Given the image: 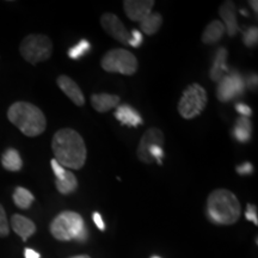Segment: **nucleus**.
<instances>
[{
  "mask_svg": "<svg viewBox=\"0 0 258 258\" xmlns=\"http://www.w3.org/2000/svg\"><path fill=\"white\" fill-rule=\"evenodd\" d=\"M8 118L29 138L38 137L46 131L47 120L43 111L29 102H16L9 108Z\"/></svg>",
  "mask_w": 258,
  "mask_h": 258,
  "instance_id": "3",
  "label": "nucleus"
},
{
  "mask_svg": "<svg viewBox=\"0 0 258 258\" xmlns=\"http://www.w3.org/2000/svg\"><path fill=\"white\" fill-rule=\"evenodd\" d=\"M154 0H124L123 8L127 17L133 22H141L152 14Z\"/></svg>",
  "mask_w": 258,
  "mask_h": 258,
  "instance_id": "11",
  "label": "nucleus"
},
{
  "mask_svg": "<svg viewBox=\"0 0 258 258\" xmlns=\"http://www.w3.org/2000/svg\"><path fill=\"white\" fill-rule=\"evenodd\" d=\"M143 40L144 38H143V35H141V32L137 30V29H134V30H132L128 46H132L133 48H139L141 44H143Z\"/></svg>",
  "mask_w": 258,
  "mask_h": 258,
  "instance_id": "27",
  "label": "nucleus"
},
{
  "mask_svg": "<svg viewBox=\"0 0 258 258\" xmlns=\"http://www.w3.org/2000/svg\"><path fill=\"white\" fill-rule=\"evenodd\" d=\"M233 138L238 143L245 144L251 139V134H252V124L251 121L247 117L237 118L235 121V125L233 128Z\"/></svg>",
  "mask_w": 258,
  "mask_h": 258,
  "instance_id": "20",
  "label": "nucleus"
},
{
  "mask_svg": "<svg viewBox=\"0 0 258 258\" xmlns=\"http://www.w3.org/2000/svg\"><path fill=\"white\" fill-rule=\"evenodd\" d=\"M90 50H91V44H90V42L86 40H82L79 41L76 46L70 48L69 56L72 60H79L80 57L86 55Z\"/></svg>",
  "mask_w": 258,
  "mask_h": 258,
  "instance_id": "24",
  "label": "nucleus"
},
{
  "mask_svg": "<svg viewBox=\"0 0 258 258\" xmlns=\"http://www.w3.org/2000/svg\"><path fill=\"white\" fill-rule=\"evenodd\" d=\"M21 55L31 64H37L49 59L53 53L50 38L42 34H31L24 37L19 47Z\"/></svg>",
  "mask_w": 258,
  "mask_h": 258,
  "instance_id": "5",
  "label": "nucleus"
},
{
  "mask_svg": "<svg viewBox=\"0 0 258 258\" xmlns=\"http://www.w3.org/2000/svg\"><path fill=\"white\" fill-rule=\"evenodd\" d=\"M10 234V225L4 207L0 205V238H5Z\"/></svg>",
  "mask_w": 258,
  "mask_h": 258,
  "instance_id": "26",
  "label": "nucleus"
},
{
  "mask_svg": "<svg viewBox=\"0 0 258 258\" xmlns=\"http://www.w3.org/2000/svg\"><path fill=\"white\" fill-rule=\"evenodd\" d=\"M93 221H95L96 226L99 228V230H101V231H104V230H105L104 221H103L102 215L99 214V213H97V212L93 213Z\"/></svg>",
  "mask_w": 258,
  "mask_h": 258,
  "instance_id": "32",
  "label": "nucleus"
},
{
  "mask_svg": "<svg viewBox=\"0 0 258 258\" xmlns=\"http://www.w3.org/2000/svg\"><path fill=\"white\" fill-rule=\"evenodd\" d=\"M219 14L222 19L221 23L224 24L225 31L230 37H234L239 31V25L237 22V8L234 3L231 0L225 2L219 9Z\"/></svg>",
  "mask_w": 258,
  "mask_h": 258,
  "instance_id": "12",
  "label": "nucleus"
},
{
  "mask_svg": "<svg viewBox=\"0 0 258 258\" xmlns=\"http://www.w3.org/2000/svg\"><path fill=\"white\" fill-rule=\"evenodd\" d=\"M235 110H237L239 114L243 116V117H247L249 118L251 115H252V110H251V108L249 105L244 104V103H237L235 104Z\"/></svg>",
  "mask_w": 258,
  "mask_h": 258,
  "instance_id": "30",
  "label": "nucleus"
},
{
  "mask_svg": "<svg viewBox=\"0 0 258 258\" xmlns=\"http://www.w3.org/2000/svg\"><path fill=\"white\" fill-rule=\"evenodd\" d=\"M225 34V27L221 21H213L207 25L202 34V42L206 44L218 43Z\"/></svg>",
  "mask_w": 258,
  "mask_h": 258,
  "instance_id": "19",
  "label": "nucleus"
},
{
  "mask_svg": "<svg viewBox=\"0 0 258 258\" xmlns=\"http://www.w3.org/2000/svg\"><path fill=\"white\" fill-rule=\"evenodd\" d=\"M243 42L247 48H256L258 43V29L257 27H250L243 34Z\"/></svg>",
  "mask_w": 258,
  "mask_h": 258,
  "instance_id": "25",
  "label": "nucleus"
},
{
  "mask_svg": "<svg viewBox=\"0 0 258 258\" xmlns=\"http://www.w3.org/2000/svg\"><path fill=\"white\" fill-rule=\"evenodd\" d=\"M101 66L105 72L134 76L138 71V59L125 49H111L106 51L101 60Z\"/></svg>",
  "mask_w": 258,
  "mask_h": 258,
  "instance_id": "7",
  "label": "nucleus"
},
{
  "mask_svg": "<svg viewBox=\"0 0 258 258\" xmlns=\"http://www.w3.org/2000/svg\"><path fill=\"white\" fill-rule=\"evenodd\" d=\"M237 172L239 173L241 176H247V175H251V173L253 172V166L252 164L250 163H243L241 165L237 166Z\"/></svg>",
  "mask_w": 258,
  "mask_h": 258,
  "instance_id": "31",
  "label": "nucleus"
},
{
  "mask_svg": "<svg viewBox=\"0 0 258 258\" xmlns=\"http://www.w3.org/2000/svg\"><path fill=\"white\" fill-rule=\"evenodd\" d=\"M55 186L57 191L62 195H70L78 188V179L71 171L64 172V176L61 179H55Z\"/></svg>",
  "mask_w": 258,
  "mask_h": 258,
  "instance_id": "21",
  "label": "nucleus"
},
{
  "mask_svg": "<svg viewBox=\"0 0 258 258\" xmlns=\"http://www.w3.org/2000/svg\"><path fill=\"white\" fill-rule=\"evenodd\" d=\"M11 227L16 234L22 238V240L27 241L29 237L36 232V225L30 219L21 214H14L11 218Z\"/></svg>",
  "mask_w": 258,
  "mask_h": 258,
  "instance_id": "14",
  "label": "nucleus"
},
{
  "mask_svg": "<svg viewBox=\"0 0 258 258\" xmlns=\"http://www.w3.org/2000/svg\"><path fill=\"white\" fill-rule=\"evenodd\" d=\"M86 226L78 213L64 211L57 214L50 222L49 231L54 238L60 241L76 240Z\"/></svg>",
  "mask_w": 258,
  "mask_h": 258,
  "instance_id": "4",
  "label": "nucleus"
},
{
  "mask_svg": "<svg viewBox=\"0 0 258 258\" xmlns=\"http://www.w3.org/2000/svg\"><path fill=\"white\" fill-rule=\"evenodd\" d=\"M247 86L251 90L257 89V74H252V76L249 77V79H247Z\"/></svg>",
  "mask_w": 258,
  "mask_h": 258,
  "instance_id": "33",
  "label": "nucleus"
},
{
  "mask_svg": "<svg viewBox=\"0 0 258 258\" xmlns=\"http://www.w3.org/2000/svg\"><path fill=\"white\" fill-rule=\"evenodd\" d=\"M12 199H14L15 205L21 209H29L35 201V196L32 195L31 191H29L23 186H17L15 189Z\"/></svg>",
  "mask_w": 258,
  "mask_h": 258,
  "instance_id": "23",
  "label": "nucleus"
},
{
  "mask_svg": "<svg viewBox=\"0 0 258 258\" xmlns=\"http://www.w3.org/2000/svg\"><path fill=\"white\" fill-rule=\"evenodd\" d=\"M165 143V137L164 133L158 128H150L145 132L143 138L138 146V158L139 160L143 161L144 164H152L153 159L151 157V150L154 146H164Z\"/></svg>",
  "mask_w": 258,
  "mask_h": 258,
  "instance_id": "9",
  "label": "nucleus"
},
{
  "mask_svg": "<svg viewBox=\"0 0 258 258\" xmlns=\"http://www.w3.org/2000/svg\"><path fill=\"white\" fill-rule=\"evenodd\" d=\"M226 59H227V50L225 48H219L211 69V79L213 82H220L226 74H228Z\"/></svg>",
  "mask_w": 258,
  "mask_h": 258,
  "instance_id": "17",
  "label": "nucleus"
},
{
  "mask_svg": "<svg viewBox=\"0 0 258 258\" xmlns=\"http://www.w3.org/2000/svg\"><path fill=\"white\" fill-rule=\"evenodd\" d=\"M207 102L208 98L206 90L200 84L194 83L183 91L177 109L184 120H192L201 115L207 105Z\"/></svg>",
  "mask_w": 258,
  "mask_h": 258,
  "instance_id": "6",
  "label": "nucleus"
},
{
  "mask_svg": "<svg viewBox=\"0 0 258 258\" xmlns=\"http://www.w3.org/2000/svg\"><path fill=\"white\" fill-rule=\"evenodd\" d=\"M24 257L25 258H41V254L37 251L32 249H25L24 250Z\"/></svg>",
  "mask_w": 258,
  "mask_h": 258,
  "instance_id": "34",
  "label": "nucleus"
},
{
  "mask_svg": "<svg viewBox=\"0 0 258 258\" xmlns=\"http://www.w3.org/2000/svg\"><path fill=\"white\" fill-rule=\"evenodd\" d=\"M245 217L251 222H253L254 225H258V218H257V207L252 205H247L246 213H245Z\"/></svg>",
  "mask_w": 258,
  "mask_h": 258,
  "instance_id": "28",
  "label": "nucleus"
},
{
  "mask_svg": "<svg viewBox=\"0 0 258 258\" xmlns=\"http://www.w3.org/2000/svg\"><path fill=\"white\" fill-rule=\"evenodd\" d=\"M101 25L104 29V31L108 35H110L112 38L118 41L120 43L128 46L131 34L125 29L124 24L120 21L115 14H104L101 17Z\"/></svg>",
  "mask_w": 258,
  "mask_h": 258,
  "instance_id": "10",
  "label": "nucleus"
},
{
  "mask_svg": "<svg viewBox=\"0 0 258 258\" xmlns=\"http://www.w3.org/2000/svg\"><path fill=\"white\" fill-rule=\"evenodd\" d=\"M70 258H91L88 254H79V256H73V257H70Z\"/></svg>",
  "mask_w": 258,
  "mask_h": 258,
  "instance_id": "36",
  "label": "nucleus"
},
{
  "mask_svg": "<svg viewBox=\"0 0 258 258\" xmlns=\"http://www.w3.org/2000/svg\"><path fill=\"white\" fill-rule=\"evenodd\" d=\"M56 84L59 89L72 101L74 104L78 106H83L85 104V97L83 95V91L80 90L78 84L72 78L67 76L57 77Z\"/></svg>",
  "mask_w": 258,
  "mask_h": 258,
  "instance_id": "13",
  "label": "nucleus"
},
{
  "mask_svg": "<svg viewBox=\"0 0 258 258\" xmlns=\"http://www.w3.org/2000/svg\"><path fill=\"white\" fill-rule=\"evenodd\" d=\"M245 90V82L240 73L231 72L220 80L218 88V98L220 102H230L241 96Z\"/></svg>",
  "mask_w": 258,
  "mask_h": 258,
  "instance_id": "8",
  "label": "nucleus"
},
{
  "mask_svg": "<svg viewBox=\"0 0 258 258\" xmlns=\"http://www.w3.org/2000/svg\"><path fill=\"white\" fill-rule=\"evenodd\" d=\"M2 165L5 170L11 171V172H18L23 167V160L16 148H8L2 154Z\"/></svg>",
  "mask_w": 258,
  "mask_h": 258,
  "instance_id": "18",
  "label": "nucleus"
},
{
  "mask_svg": "<svg viewBox=\"0 0 258 258\" xmlns=\"http://www.w3.org/2000/svg\"><path fill=\"white\" fill-rule=\"evenodd\" d=\"M161 24H163V17L158 12L150 14L144 21L140 22L141 30L146 35H148V36H152V35L157 34L161 27Z\"/></svg>",
  "mask_w": 258,
  "mask_h": 258,
  "instance_id": "22",
  "label": "nucleus"
},
{
  "mask_svg": "<svg viewBox=\"0 0 258 258\" xmlns=\"http://www.w3.org/2000/svg\"><path fill=\"white\" fill-rule=\"evenodd\" d=\"M51 150L57 163L62 167L80 170L85 165L88 150L84 139L72 128L59 129L51 140Z\"/></svg>",
  "mask_w": 258,
  "mask_h": 258,
  "instance_id": "1",
  "label": "nucleus"
},
{
  "mask_svg": "<svg viewBox=\"0 0 258 258\" xmlns=\"http://www.w3.org/2000/svg\"><path fill=\"white\" fill-rule=\"evenodd\" d=\"M249 4L251 5V8L253 9V11L257 14V12H258V6H257L258 3L256 2V0H254V2H252V0H251V2H249Z\"/></svg>",
  "mask_w": 258,
  "mask_h": 258,
  "instance_id": "35",
  "label": "nucleus"
},
{
  "mask_svg": "<svg viewBox=\"0 0 258 258\" xmlns=\"http://www.w3.org/2000/svg\"><path fill=\"white\" fill-rule=\"evenodd\" d=\"M120 101V96L110 93H95L91 96V104L97 112H106L117 108Z\"/></svg>",
  "mask_w": 258,
  "mask_h": 258,
  "instance_id": "16",
  "label": "nucleus"
},
{
  "mask_svg": "<svg viewBox=\"0 0 258 258\" xmlns=\"http://www.w3.org/2000/svg\"><path fill=\"white\" fill-rule=\"evenodd\" d=\"M206 214L215 225H233L241 215L240 202L230 190L215 189L207 199Z\"/></svg>",
  "mask_w": 258,
  "mask_h": 258,
  "instance_id": "2",
  "label": "nucleus"
},
{
  "mask_svg": "<svg viewBox=\"0 0 258 258\" xmlns=\"http://www.w3.org/2000/svg\"><path fill=\"white\" fill-rule=\"evenodd\" d=\"M50 165H51V169H53L54 175H55V177H56V179L62 178V177L64 176V172H66V170H64L55 159H51Z\"/></svg>",
  "mask_w": 258,
  "mask_h": 258,
  "instance_id": "29",
  "label": "nucleus"
},
{
  "mask_svg": "<svg viewBox=\"0 0 258 258\" xmlns=\"http://www.w3.org/2000/svg\"><path fill=\"white\" fill-rule=\"evenodd\" d=\"M115 117L117 118V121L123 125H129V127H138L144 123L143 118L139 112L135 110L134 108H132L128 104H122L117 106L115 111Z\"/></svg>",
  "mask_w": 258,
  "mask_h": 258,
  "instance_id": "15",
  "label": "nucleus"
},
{
  "mask_svg": "<svg viewBox=\"0 0 258 258\" xmlns=\"http://www.w3.org/2000/svg\"><path fill=\"white\" fill-rule=\"evenodd\" d=\"M152 258H160V257H152Z\"/></svg>",
  "mask_w": 258,
  "mask_h": 258,
  "instance_id": "37",
  "label": "nucleus"
}]
</instances>
